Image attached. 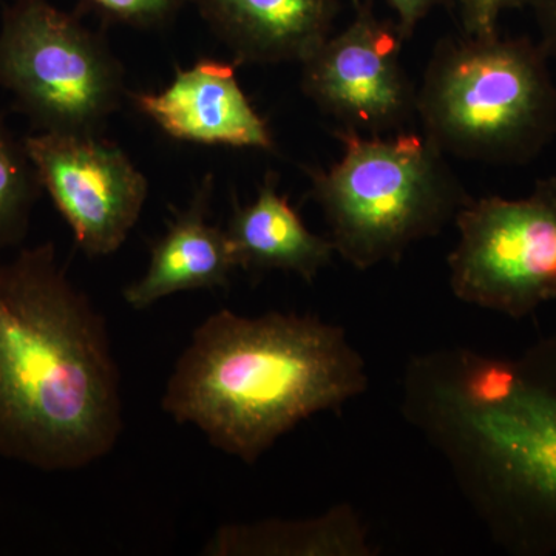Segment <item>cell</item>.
<instances>
[{
	"label": "cell",
	"instance_id": "16",
	"mask_svg": "<svg viewBox=\"0 0 556 556\" xmlns=\"http://www.w3.org/2000/svg\"><path fill=\"white\" fill-rule=\"evenodd\" d=\"M84 9L110 24L150 30L169 24L190 0H79Z\"/></svg>",
	"mask_w": 556,
	"mask_h": 556
},
{
	"label": "cell",
	"instance_id": "12",
	"mask_svg": "<svg viewBox=\"0 0 556 556\" xmlns=\"http://www.w3.org/2000/svg\"><path fill=\"white\" fill-rule=\"evenodd\" d=\"M214 177L206 175L185 211H175L155 241L144 276L124 289L127 305L146 309L177 292L228 287L239 269L226 230L207 222Z\"/></svg>",
	"mask_w": 556,
	"mask_h": 556
},
{
	"label": "cell",
	"instance_id": "10",
	"mask_svg": "<svg viewBox=\"0 0 556 556\" xmlns=\"http://www.w3.org/2000/svg\"><path fill=\"white\" fill-rule=\"evenodd\" d=\"M237 65L204 58L175 68L174 80L163 90L129 91L127 100L177 141L273 150L268 123L241 89Z\"/></svg>",
	"mask_w": 556,
	"mask_h": 556
},
{
	"label": "cell",
	"instance_id": "19",
	"mask_svg": "<svg viewBox=\"0 0 556 556\" xmlns=\"http://www.w3.org/2000/svg\"><path fill=\"white\" fill-rule=\"evenodd\" d=\"M540 30V43L548 56L556 61V0H530Z\"/></svg>",
	"mask_w": 556,
	"mask_h": 556
},
{
	"label": "cell",
	"instance_id": "5",
	"mask_svg": "<svg viewBox=\"0 0 556 556\" xmlns=\"http://www.w3.org/2000/svg\"><path fill=\"white\" fill-rule=\"evenodd\" d=\"M342 156L309 169L311 197L327 219L336 254L365 270L397 262L438 236L470 199L441 152L419 134L336 130Z\"/></svg>",
	"mask_w": 556,
	"mask_h": 556
},
{
	"label": "cell",
	"instance_id": "9",
	"mask_svg": "<svg viewBox=\"0 0 556 556\" xmlns=\"http://www.w3.org/2000/svg\"><path fill=\"white\" fill-rule=\"evenodd\" d=\"M396 25L356 5L348 27L331 35L302 64L303 93L340 129L386 135L416 115L417 90L401 61Z\"/></svg>",
	"mask_w": 556,
	"mask_h": 556
},
{
	"label": "cell",
	"instance_id": "17",
	"mask_svg": "<svg viewBox=\"0 0 556 556\" xmlns=\"http://www.w3.org/2000/svg\"><path fill=\"white\" fill-rule=\"evenodd\" d=\"M530 0H457L460 27L467 36L497 33V22L508 10L529 5Z\"/></svg>",
	"mask_w": 556,
	"mask_h": 556
},
{
	"label": "cell",
	"instance_id": "4",
	"mask_svg": "<svg viewBox=\"0 0 556 556\" xmlns=\"http://www.w3.org/2000/svg\"><path fill=\"white\" fill-rule=\"evenodd\" d=\"M416 115L444 155L525 166L556 137L546 51L500 33L442 40L417 90Z\"/></svg>",
	"mask_w": 556,
	"mask_h": 556
},
{
	"label": "cell",
	"instance_id": "3",
	"mask_svg": "<svg viewBox=\"0 0 556 556\" xmlns=\"http://www.w3.org/2000/svg\"><path fill=\"white\" fill-rule=\"evenodd\" d=\"M368 387L345 329L314 316L229 309L208 316L178 358L161 407L247 464L320 412Z\"/></svg>",
	"mask_w": 556,
	"mask_h": 556
},
{
	"label": "cell",
	"instance_id": "18",
	"mask_svg": "<svg viewBox=\"0 0 556 556\" xmlns=\"http://www.w3.org/2000/svg\"><path fill=\"white\" fill-rule=\"evenodd\" d=\"M386 2L396 17L394 25H396L399 35L407 42L416 31L417 25L426 20L428 13L441 0H386Z\"/></svg>",
	"mask_w": 556,
	"mask_h": 556
},
{
	"label": "cell",
	"instance_id": "15",
	"mask_svg": "<svg viewBox=\"0 0 556 556\" xmlns=\"http://www.w3.org/2000/svg\"><path fill=\"white\" fill-rule=\"evenodd\" d=\"M42 190L24 138L0 115V251L25 239Z\"/></svg>",
	"mask_w": 556,
	"mask_h": 556
},
{
	"label": "cell",
	"instance_id": "20",
	"mask_svg": "<svg viewBox=\"0 0 556 556\" xmlns=\"http://www.w3.org/2000/svg\"><path fill=\"white\" fill-rule=\"evenodd\" d=\"M353 2H354V5H357L358 0H353Z\"/></svg>",
	"mask_w": 556,
	"mask_h": 556
},
{
	"label": "cell",
	"instance_id": "14",
	"mask_svg": "<svg viewBox=\"0 0 556 556\" xmlns=\"http://www.w3.org/2000/svg\"><path fill=\"white\" fill-rule=\"evenodd\" d=\"M208 556H371L367 529L353 507L339 504L309 519H266L222 526L207 541Z\"/></svg>",
	"mask_w": 556,
	"mask_h": 556
},
{
	"label": "cell",
	"instance_id": "7",
	"mask_svg": "<svg viewBox=\"0 0 556 556\" xmlns=\"http://www.w3.org/2000/svg\"><path fill=\"white\" fill-rule=\"evenodd\" d=\"M455 223L450 287L460 302L525 318L556 299V175L522 199H468Z\"/></svg>",
	"mask_w": 556,
	"mask_h": 556
},
{
	"label": "cell",
	"instance_id": "6",
	"mask_svg": "<svg viewBox=\"0 0 556 556\" xmlns=\"http://www.w3.org/2000/svg\"><path fill=\"white\" fill-rule=\"evenodd\" d=\"M0 87L33 131L101 135L127 98L101 33L49 0H14L0 24Z\"/></svg>",
	"mask_w": 556,
	"mask_h": 556
},
{
	"label": "cell",
	"instance_id": "8",
	"mask_svg": "<svg viewBox=\"0 0 556 556\" xmlns=\"http://www.w3.org/2000/svg\"><path fill=\"white\" fill-rule=\"evenodd\" d=\"M25 148L40 185L89 257L115 254L137 225L149 181L101 135L33 131Z\"/></svg>",
	"mask_w": 556,
	"mask_h": 556
},
{
	"label": "cell",
	"instance_id": "1",
	"mask_svg": "<svg viewBox=\"0 0 556 556\" xmlns=\"http://www.w3.org/2000/svg\"><path fill=\"white\" fill-rule=\"evenodd\" d=\"M402 413L444 456L497 546L556 555V334L518 356L463 346L417 354Z\"/></svg>",
	"mask_w": 556,
	"mask_h": 556
},
{
	"label": "cell",
	"instance_id": "11",
	"mask_svg": "<svg viewBox=\"0 0 556 556\" xmlns=\"http://www.w3.org/2000/svg\"><path fill=\"white\" fill-rule=\"evenodd\" d=\"M237 64L302 65L332 35L336 0H190Z\"/></svg>",
	"mask_w": 556,
	"mask_h": 556
},
{
	"label": "cell",
	"instance_id": "13",
	"mask_svg": "<svg viewBox=\"0 0 556 556\" xmlns=\"http://www.w3.org/2000/svg\"><path fill=\"white\" fill-rule=\"evenodd\" d=\"M225 230L239 268L252 273L283 270L313 281L336 254L331 240L311 232L287 197L278 193L273 174L251 203H236Z\"/></svg>",
	"mask_w": 556,
	"mask_h": 556
},
{
	"label": "cell",
	"instance_id": "2",
	"mask_svg": "<svg viewBox=\"0 0 556 556\" xmlns=\"http://www.w3.org/2000/svg\"><path fill=\"white\" fill-rule=\"evenodd\" d=\"M123 426L108 325L54 244L0 262V456L78 470L108 456Z\"/></svg>",
	"mask_w": 556,
	"mask_h": 556
}]
</instances>
